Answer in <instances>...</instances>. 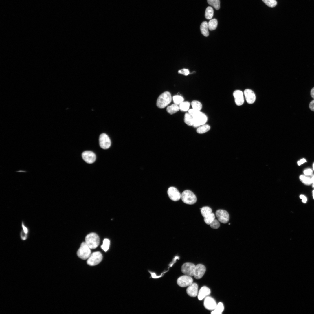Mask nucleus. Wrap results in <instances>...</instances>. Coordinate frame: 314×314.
<instances>
[{"label":"nucleus","instance_id":"f257e3e1","mask_svg":"<svg viewBox=\"0 0 314 314\" xmlns=\"http://www.w3.org/2000/svg\"><path fill=\"white\" fill-rule=\"evenodd\" d=\"M188 113L193 117L194 123L193 126L197 128L205 124L207 122L208 118L206 115L201 112L192 109L188 110Z\"/></svg>","mask_w":314,"mask_h":314},{"label":"nucleus","instance_id":"f03ea898","mask_svg":"<svg viewBox=\"0 0 314 314\" xmlns=\"http://www.w3.org/2000/svg\"><path fill=\"white\" fill-rule=\"evenodd\" d=\"M172 97L170 93L168 91L165 92L158 98L156 103L158 107L163 109L167 106L171 102Z\"/></svg>","mask_w":314,"mask_h":314},{"label":"nucleus","instance_id":"7ed1b4c3","mask_svg":"<svg viewBox=\"0 0 314 314\" xmlns=\"http://www.w3.org/2000/svg\"><path fill=\"white\" fill-rule=\"evenodd\" d=\"M100 242L99 236L94 233L89 234L85 238V242L91 249L96 248L99 245Z\"/></svg>","mask_w":314,"mask_h":314},{"label":"nucleus","instance_id":"20e7f679","mask_svg":"<svg viewBox=\"0 0 314 314\" xmlns=\"http://www.w3.org/2000/svg\"><path fill=\"white\" fill-rule=\"evenodd\" d=\"M182 201L188 205H193L196 203L197 198L196 195L192 191L186 190L184 191L181 194Z\"/></svg>","mask_w":314,"mask_h":314},{"label":"nucleus","instance_id":"39448f33","mask_svg":"<svg viewBox=\"0 0 314 314\" xmlns=\"http://www.w3.org/2000/svg\"><path fill=\"white\" fill-rule=\"evenodd\" d=\"M90 248L85 242H83L78 251L77 255L83 260L88 259L91 255Z\"/></svg>","mask_w":314,"mask_h":314},{"label":"nucleus","instance_id":"423d86ee","mask_svg":"<svg viewBox=\"0 0 314 314\" xmlns=\"http://www.w3.org/2000/svg\"><path fill=\"white\" fill-rule=\"evenodd\" d=\"M103 259L102 254L99 252L91 254L87 260V264L90 266H94L99 264Z\"/></svg>","mask_w":314,"mask_h":314},{"label":"nucleus","instance_id":"0eeeda50","mask_svg":"<svg viewBox=\"0 0 314 314\" xmlns=\"http://www.w3.org/2000/svg\"><path fill=\"white\" fill-rule=\"evenodd\" d=\"M196 266L195 265L192 263H185L181 267V271L186 275L191 277L194 276Z\"/></svg>","mask_w":314,"mask_h":314},{"label":"nucleus","instance_id":"6e6552de","mask_svg":"<svg viewBox=\"0 0 314 314\" xmlns=\"http://www.w3.org/2000/svg\"><path fill=\"white\" fill-rule=\"evenodd\" d=\"M193 280L191 276L184 275L179 277L177 279L178 285L182 287L189 286L193 283Z\"/></svg>","mask_w":314,"mask_h":314},{"label":"nucleus","instance_id":"1a4fd4ad","mask_svg":"<svg viewBox=\"0 0 314 314\" xmlns=\"http://www.w3.org/2000/svg\"><path fill=\"white\" fill-rule=\"evenodd\" d=\"M99 144L101 148L104 149L109 148L111 144V140L109 136L106 134H101L99 137Z\"/></svg>","mask_w":314,"mask_h":314},{"label":"nucleus","instance_id":"9d476101","mask_svg":"<svg viewBox=\"0 0 314 314\" xmlns=\"http://www.w3.org/2000/svg\"><path fill=\"white\" fill-rule=\"evenodd\" d=\"M216 214L218 220L221 222L225 224L228 222L229 219V216L228 213L226 211L219 210L216 211Z\"/></svg>","mask_w":314,"mask_h":314},{"label":"nucleus","instance_id":"9b49d317","mask_svg":"<svg viewBox=\"0 0 314 314\" xmlns=\"http://www.w3.org/2000/svg\"><path fill=\"white\" fill-rule=\"evenodd\" d=\"M168 194L170 199L174 201H178L181 198V195L177 188L174 187L168 188Z\"/></svg>","mask_w":314,"mask_h":314},{"label":"nucleus","instance_id":"f8f14e48","mask_svg":"<svg viewBox=\"0 0 314 314\" xmlns=\"http://www.w3.org/2000/svg\"><path fill=\"white\" fill-rule=\"evenodd\" d=\"M82 157L84 160L88 164H92L96 160V157L95 154L90 151H85L82 154Z\"/></svg>","mask_w":314,"mask_h":314},{"label":"nucleus","instance_id":"ddd939ff","mask_svg":"<svg viewBox=\"0 0 314 314\" xmlns=\"http://www.w3.org/2000/svg\"><path fill=\"white\" fill-rule=\"evenodd\" d=\"M204 305L205 308L210 310H214L217 304L215 300L212 297H206L204 301Z\"/></svg>","mask_w":314,"mask_h":314},{"label":"nucleus","instance_id":"4468645a","mask_svg":"<svg viewBox=\"0 0 314 314\" xmlns=\"http://www.w3.org/2000/svg\"><path fill=\"white\" fill-rule=\"evenodd\" d=\"M206 271V268L204 265L198 264L196 266L194 276L197 279H200L203 276Z\"/></svg>","mask_w":314,"mask_h":314},{"label":"nucleus","instance_id":"2eb2a0df","mask_svg":"<svg viewBox=\"0 0 314 314\" xmlns=\"http://www.w3.org/2000/svg\"><path fill=\"white\" fill-rule=\"evenodd\" d=\"M244 94L247 102L249 104H253L256 99L255 94L254 92L249 89H246L244 91Z\"/></svg>","mask_w":314,"mask_h":314},{"label":"nucleus","instance_id":"dca6fc26","mask_svg":"<svg viewBox=\"0 0 314 314\" xmlns=\"http://www.w3.org/2000/svg\"><path fill=\"white\" fill-rule=\"evenodd\" d=\"M198 286L195 283H193L187 288L186 289L187 293L190 297H195L198 294Z\"/></svg>","mask_w":314,"mask_h":314},{"label":"nucleus","instance_id":"f3484780","mask_svg":"<svg viewBox=\"0 0 314 314\" xmlns=\"http://www.w3.org/2000/svg\"><path fill=\"white\" fill-rule=\"evenodd\" d=\"M299 179L304 184L309 185L312 184L314 181V174L313 173L309 175H301L299 177Z\"/></svg>","mask_w":314,"mask_h":314},{"label":"nucleus","instance_id":"a211bd4d","mask_svg":"<svg viewBox=\"0 0 314 314\" xmlns=\"http://www.w3.org/2000/svg\"><path fill=\"white\" fill-rule=\"evenodd\" d=\"M233 96L235 102L237 105L241 106L243 104L244 98L242 91L240 90L235 91L233 93Z\"/></svg>","mask_w":314,"mask_h":314},{"label":"nucleus","instance_id":"6ab92c4d","mask_svg":"<svg viewBox=\"0 0 314 314\" xmlns=\"http://www.w3.org/2000/svg\"><path fill=\"white\" fill-rule=\"evenodd\" d=\"M211 293L210 289L206 286L202 287L200 290L198 294V299L201 300L209 295Z\"/></svg>","mask_w":314,"mask_h":314},{"label":"nucleus","instance_id":"aec40b11","mask_svg":"<svg viewBox=\"0 0 314 314\" xmlns=\"http://www.w3.org/2000/svg\"><path fill=\"white\" fill-rule=\"evenodd\" d=\"M208 25V23L205 21L202 23L200 27V30L202 34L205 37L209 36Z\"/></svg>","mask_w":314,"mask_h":314},{"label":"nucleus","instance_id":"412c9836","mask_svg":"<svg viewBox=\"0 0 314 314\" xmlns=\"http://www.w3.org/2000/svg\"><path fill=\"white\" fill-rule=\"evenodd\" d=\"M184 122L189 126H193L194 123L193 118L189 113H185L184 117Z\"/></svg>","mask_w":314,"mask_h":314},{"label":"nucleus","instance_id":"4be33fe9","mask_svg":"<svg viewBox=\"0 0 314 314\" xmlns=\"http://www.w3.org/2000/svg\"><path fill=\"white\" fill-rule=\"evenodd\" d=\"M180 110L179 106L175 104H172L167 108V111L169 114L172 115L175 113Z\"/></svg>","mask_w":314,"mask_h":314},{"label":"nucleus","instance_id":"5701e85b","mask_svg":"<svg viewBox=\"0 0 314 314\" xmlns=\"http://www.w3.org/2000/svg\"><path fill=\"white\" fill-rule=\"evenodd\" d=\"M224 310L223 304L221 302L217 304L215 309L211 313L212 314H221Z\"/></svg>","mask_w":314,"mask_h":314},{"label":"nucleus","instance_id":"b1692460","mask_svg":"<svg viewBox=\"0 0 314 314\" xmlns=\"http://www.w3.org/2000/svg\"><path fill=\"white\" fill-rule=\"evenodd\" d=\"M210 129V126L208 124H203L201 126L197 129V132L200 134H203L208 132Z\"/></svg>","mask_w":314,"mask_h":314},{"label":"nucleus","instance_id":"393cba45","mask_svg":"<svg viewBox=\"0 0 314 314\" xmlns=\"http://www.w3.org/2000/svg\"><path fill=\"white\" fill-rule=\"evenodd\" d=\"M214 11L213 8L208 7L206 8L205 14V18L208 20L212 19L214 16Z\"/></svg>","mask_w":314,"mask_h":314},{"label":"nucleus","instance_id":"a878e982","mask_svg":"<svg viewBox=\"0 0 314 314\" xmlns=\"http://www.w3.org/2000/svg\"><path fill=\"white\" fill-rule=\"evenodd\" d=\"M208 4L214 8L216 10H218L220 8V2L219 0H207Z\"/></svg>","mask_w":314,"mask_h":314},{"label":"nucleus","instance_id":"bb28decb","mask_svg":"<svg viewBox=\"0 0 314 314\" xmlns=\"http://www.w3.org/2000/svg\"><path fill=\"white\" fill-rule=\"evenodd\" d=\"M209 29L210 31L215 30L218 25V21L216 19H214L210 21L208 24Z\"/></svg>","mask_w":314,"mask_h":314},{"label":"nucleus","instance_id":"cd10ccee","mask_svg":"<svg viewBox=\"0 0 314 314\" xmlns=\"http://www.w3.org/2000/svg\"><path fill=\"white\" fill-rule=\"evenodd\" d=\"M201 209V214L204 218L212 213V209L208 207H204Z\"/></svg>","mask_w":314,"mask_h":314},{"label":"nucleus","instance_id":"c85d7f7f","mask_svg":"<svg viewBox=\"0 0 314 314\" xmlns=\"http://www.w3.org/2000/svg\"><path fill=\"white\" fill-rule=\"evenodd\" d=\"M190 105V103L189 102H183L179 104L180 110L182 111H186L189 109Z\"/></svg>","mask_w":314,"mask_h":314},{"label":"nucleus","instance_id":"c756f323","mask_svg":"<svg viewBox=\"0 0 314 314\" xmlns=\"http://www.w3.org/2000/svg\"><path fill=\"white\" fill-rule=\"evenodd\" d=\"M215 214L212 213L204 218V220L205 223L208 225L210 224L215 219Z\"/></svg>","mask_w":314,"mask_h":314},{"label":"nucleus","instance_id":"7c9ffc66","mask_svg":"<svg viewBox=\"0 0 314 314\" xmlns=\"http://www.w3.org/2000/svg\"><path fill=\"white\" fill-rule=\"evenodd\" d=\"M193 109L194 110L200 111L202 108V105L201 103L199 101L194 100L191 103Z\"/></svg>","mask_w":314,"mask_h":314},{"label":"nucleus","instance_id":"2f4dec72","mask_svg":"<svg viewBox=\"0 0 314 314\" xmlns=\"http://www.w3.org/2000/svg\"><path fill=\"white\" fill-rule=\"evenodd\" d=\"M262 1L267 5L270 8L275 7L277 4L276 0H262Z\"/></svg>","mask_w":314,"mask_h":314},{"label":"nucleus","instance_id":"473e14b6","mask_svg":"<svg viewBox=\"0 0 314 314\" xmlns=\"http://www.w3.org/2000/svg\"><path fill=\"white\" fill-rule=\"evenodd\" d=\"M110 244V241L107 239L104 240L103 243L101 246V247L105 252H107L109 249Z\"/></svg>","mask_w":314,"mask_h":314},{"label":"nucleus","instance_id":"72a5a7b5","mask_svg":"<svg viewBox=\"0 0 314 314\" xmlns=\"http://www.w3.org/2000/svg\"><path fill=\"white\" fill-rule=\"evenodd\" d=\"M173 100L175 104L177 105L180 104L183 102L184 99L181 96L177 95L173 97Z\"/></svg>","mask_w":314,"mask_h":314},{"label":"nucleus","instance_id":"f704fd0d","mask_svg":"<svg viewBox=\"0 0 314 314\" xmlns=\"http://www.w3.org/2000/svg\"><path fill=\"white\" fill-rule=\"evenodd\" d=\"M20 238L23 241H25L27 240L29 236V234H27L24 232L22 229L20 233Z\"/></svg>","mask_w":314,"mask_h":314},{"label":"nucleus","instance_id":"c9c22d12","mask_svg":"<svg viewBox=\"0 0 314 314\" xmlns=\"http://www.w3.org/2000/svg\"><path fill=\"white\" fill-rule=\"evenodd\" d=\"M211 227L214 229H218L220 226V224L219 221L215 219L210 225Z\"/></svg>","mask_w":314,"mask_h":314},{"label":"nucleus","instance_id":"e433bc0d","mask_svg":"<svg viewBox=\"0 0 314 314\" xmlns=\"http://www.w3.org/2000/svg\"><path fill=\"white\" fill-rule=\"evenodd\" d=\"M21 227L22 229L25 233L29 234L30 233V229L26 225L24 222L22 221L21 223Z\"/></svg>","mask_w":314,"mask_h":314},{"label":"nucleus","instance_id":"4c0bfd02","mask_svg":"<svg viewBox=\"0 0 314 314\" xmlns=\"http://www.w3.org/2000/svg\"><path fill=\"white\" fill-rule=\"evenodd\" d=\"M178 73L183 74L185 76H187L190 74L189 70L185 69H183L178 71Z\"/></svg>","mask_w":314,"mask_h":314},{"label":"nucleus","instance_id":"58836bf2","mask_svg":"<svg viewBox=\"0 0 314 314\" xmlns=\"http://www.w3.org/2000/svg\"><path fill=\"white\" fill-rule=\"evenodd\" d=\"M304 174L306 175H309L313 174V171L311 169H308L305 170L303 172Z\"/></svg>","mask_w":314,"mask_h":314},{"label":"nucleus","instance_id":"ea45409f","mask_svg":"<svg viewBox=\"0 0 314 314\" xmlns=\"http://www.w3.org/2000/svg\"><path fill=\"white\" fill-rule=\"evenodd\" d=\"M309 108L311 110L314 111V100L310 102L309 104Z\"/></svg>","mask_w":314,"mask_h":314},{"label":"nucleus","instance_id":"a19ab883","mask_svg":"<svg viewBox=\"0 0 314 314\" xmlns=\"http://www.w3.org/2000/svg\"><path fill=\"white\" fill-rule=\"evenodd\" d=\"M300 198L302 200V202L304 203H306L307 199L306 197L303 195H301L300 196Z\"/></svg>","mask_w":314,"mask_h":314},{"label":"nucleus","instance_id":"79ce46f5","mask_svg":"<svg viewBox=\"0 0 314 314\" xmlns=\"http://www.w3.org/2000/svg\"><path fill=\"white\" fill-rule=\"evenodd\" d=\"M306 162V159H301L300 160L298 161V162L297 163L298 165L300 166L301 164H302Z\"/></svg>","mask_w":314,"mask_h":314},{"label":"nucleus","instance_id":"37998d69","mask_svg":"<svg viewBox=\"0 0 314 314\" xmlns=\"http://www.w3.org/2000/svg\"><path fill=\"white\" fill-rule=\"evenodd\" d=\"M310 94L311 97L314 99V87L313 88L311 91Z\"/></svg>","mask_w":314,"mask_h":314},{"label":"nucleus","instance_id":"c03bdc74","mask_svg":"<svg viewBox=\"0 0 314 314\" xmlns=\"http://www.w3.org/2000/svg\"><path fill=\"white\" fill-rule=\"evenodd\" d=\"M17 172H26V171H22V170H20V171H17Z\"/></svg>","mask_w":314,"mask_h":314},{"label":"nucleus","instance_id":"a18cd8bd","mask_svg":"<svg viewBox=\"0 0 314 314\" xmlns=\"http://www.w3.org/2000/svg\"><path fill=\"white\" fill-rule=\"evenodd\" d=\"M313 199H314V190L313 191Z\"/></svg>","mask_w":314,"mask_h":314},{"label":"nucleus","instance_id":"49530a36","mask_svg":"<svg viewBox=\"0 0 314 314\" xmlns=\"http://www.w3.org/2000/svg\"><path fill=\"white\" fill-rule=\"evenodd\" d=\"M312 187L313 188H314V181L313 182V183L312 184Z\"/></svg>","mask_w":314,"mask_h":314},{"label":"nucleus","instance_id":"de8ad7c7","mask_svg":"<svg viewBox=\"0 0 314 314\" xmlns=\"http://www.w3.org/2000/svg\"><path fill=\"white\" fill-rule=\"evenodd\" d=\"M313 170L314 171V163H313Z\"/></svg>","mask_w":314,"mask_h":314}]
</instances>
